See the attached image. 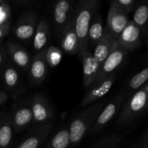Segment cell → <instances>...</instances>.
Instances as JSON below:
<instances>
[{
  "mask_svg": "<svg viewBox=\"0 0 148 148\" xmlns=\"http://www.w3.org/2000/svg\"><path fill=\"white\" fill-rule=\"evenodd\" d=\"M11 30V21L10 20L0 24V42L8 34Z\"/></svg>",
  "mask_w": 148,
  "mask_h": 148,
  "instance_id": "obj_30",
  "label": "cell"
},
{
  "mask_svg": "<svg viewBox=\"0 0 148 148\" xmlns=\"http://www.w3.org/2000/svg\"><path fill=\"white\" fill-rule=\"evenodd\" d=\"M8 55H7L6 46L2 41L0 42V70L7 64L8 62Z\"/></svg>",
  "mask_w": 148,
  "mask_h": 148,
  "instance_id": "obj_29",
  "label": "cell"
},
{
  "mask_svg": "<svg viewBox=\"0 0 148 148\" xmlns=\"http://www.w3.org/2000/svg\"><path fill=\"white\" fill-rule=\"evenodd\" d=\"M105 103L103 100L96 101L84 108L74 118L69 127L70 147L77 145L85 138L105 107Z\"/></svg>",
  "mask_w": 148,
  "mask_h": 148,
  "instance_id": "obj_2",
  "label": "cell"
},
{
  "mask_svg": "<svg viewBox=\"0 0 148 148\" xmlns=\"http://www.w3.org/2000/svg\"><path fill=\"white\" fill-rule=\"evenodd\" d=\"M15 4L18 6H32L34 4H38V2L36 1H30V0H25V1H15Z\"/></svg>",
  "mask_w": 148,
  "mask_h": 148,
  "instance_id": "obj_31",
  "label": "cell"
},
{
  "mask_svg": "<svg viewBox=\"0 0 148 148\" xmlns=\"http://www.w3.org/2000/svg\"><path fill=\"white\" fill-rule=\"evenodd\" d=\"M81 62H82L83 66V85L86 89H88L98 74L100 64H98L94 59L92 51L90 50L82 56Z\"/></svg>",
  "mask_w": 148,
  "mask_h": 148,
  "instance_id": "obj_20",
  "label": "cell"
},
{
  "mask_svg": "<svg viewBox=\"0 0 148 148\" xmlns=\"http://www.w3.org/2000/svg\"><path fill=\"white\" fill-rule=\"evenodd\" d=\"M59 38L62 52L69 55L77 54L79 50V40L74 28L73 23L65 30Z\"/></svg>",
  "mask_w": 148,
  "mask_h": 148,
  "instance_id": "obj_21",
  "label": "cell"
},
{
  "mask_svg": "<svg viewBox=\"0 0 148 148\" xmlns=\"http://www.w3.org/2000/svg\"><path fill=\"white\" fill-rule=\"evenodd\" d=\"M108 30L104 26L103 20L100 12L92 17L88 30V46L89 50L92 51L95 45L105 36Z\"/></svg>",
  "mask_w": 148,
  "mask_h": 148,
  "instance_id": "obj_19",
  "label": "cell"
},
{
  "mask_svg": "<svg viewBox=\"0 0 148 148\" xmlns=\"http://www.w3.org/2000/svg\"><path fill=\"white\" fill-rule=\"evenodd\" d=\"M0 148H1V147H0Z\"/></svg>",
  "mask_w": 148,
  "mask_h": 148,
  "instance_id": "obj_35",
  "label": "cell"
},
{
  "mask_svg": "<svg viewBox=\"0 0 148 148\" xmlns=\"http://www.w3.org/2000/svg\"><path fill=\"white\" fill-rule=\"evenodd\" d=\"M13 127L10 113L0 114V147L10 148L12 143Z\"/></svg>",
  "mask_w": 148,
  "mask_h": 148,
  "instance_id": "obj_22",
  "label": "cell"
},
{
  "mask_svg": "<svg viewBox=\"0 0 148 148\" xmlns=\"http://www.w3.org/2000/svg\"><path fill=\"white\" fill-rule=\"evenodd\" d=\"M125 100V92L118 94L113 98V99L105 106L88 133L90 135L95 136L103 131L108 123L119 114L120 109Z\"/></svg>",
  "mask_w": 148,
  "mask_h": 148,
  "instance_id": "obj_5",
  "label": "cell"
},
{
  "mask_svg": "<svg viewBox=\"0 0 148 148\" xmlns=\"http://www.w3.org/2000/svg\"><path fill=\"white\" fill-rule=\"evenodd\" d=\"M148 79V68L145 67L136 73L130 79L127 85V92H125L126 99L140 90L147 82Z\"/></svg>",
  "mask_w": 148,
  "mask_h": 148,
  "instance_id": "obj_25",
  "label": "cell"
},
{
  "mask_svg": "<svg viewBox=\"0 0 148 148\" xmlns=\"http://www.w3.org/2000/svg\"><path fill=\"white\" fill-rule=\"evenodd\" d=\"M13 130L16 133L22 132L28 130L33 123L30 101H24L17 104H14L10 113Z\"/></svg>",
  "mask_w": 148,
  "mask_h": 148,
  "instance_id": "obj_8",
  "label": "cell"
},
{
  "mask_svg": "<svg viewBox=\"0 0 148 148\" xmlns=\"http://www.w3.org/2000/svg\"><path fill=\"white\" fill-rule=\"evenodd\" d=\"M117 46H118L115 39L110 35L108 31H107L102 39L95 45L92 51L94 59L100 64V66Z\"/></svg>",
  "mask_w": 148,
  "mask_h": 148,
  "instance_id": "obj_17",
  "label": "cell"
},
{
  "mask_svg": "<svg viewBox=\"0 0 148 148\" xmlns=\"http://www.w3.org/2000/svg\"><path fill=\"white\" fill-rule=\"evenodd\" d=\"M7 98H8V95L7 92L3 90H0V106L7 101Z\"/></svg>",
  "mask_w": 148,
  "mask_h": 148,
  "instance_id": "obj_33",
  "label": "cell"
},
{
  "mask_svg": "<svg viewBox=\"0 0 148 148\" xmlns=\"http://www.w3.org/2000/svg\"><path fill=\"white\" fill-rule=\"evenodd\" d=\"M124 139V134L111 132L101 137L90 148H117Z\"/></svg>",
  "mask_w": 148,
  "mask_h": 148,
  "instance_id": "obj_26",
  "label": "cell"
},
{
  "mask_svg": "<svg viewBox=\"0 0 148 148\" xmlns=\"http://www.w3.org/2000/svg\"><path fill=\"white\" fill-rule=\"evenodd\" d=\"M138 145H139L138 144H134V145H133L132 146H131V147H130L129 148H137Z\"/></svg>",
  "mask_w": 148,
  "mask_h": 148,
  "instance_id": "obj_34",
  "label": "cell"
},
{
  "mask_svg": "<svg viewBox=\"0 0 148 148\" xmlns=\"http://www.w3.org/2000/svg\"><path fill=\"white\" fill-rule=\"evenodd\" d=\"M33 123L32 126L51 124L55 118L54 111L49 100L41 94H36L30 101Z\"/></svg>",
  "mask_w": 148,
  "mask_h": 148,
  "instance_id": "obj_7",
  "label": "cell"
},
{
  "mask_svg": "<svg viewBox=\"0 0 148 148\" xmlns=\"http://www.w3.org/2000/svg\"><path fill=\"white\" fill-rule=\"evenodd\" d=\"M63 52L55 46H49L46 49V59L48 66L55 68L59 64L62 59Z\"/></svg>",
  "mask_w": 148,
  "mask_h": 148,
  "instance_id": "obj_27",
  "label": "cell"
},
{
  "mask_svg": "<svg viewBox=\"0 0 148 148\" xmlns=\"http://www.w3.org/2000/svg\"><path fill=\"white\" fill-rule=\"evenodd\" d=\"M48 64L46 59V49L36 53L32 58L29 67V79L33 86L40 85L46 79L48 73Z\"/></svg>",
  "mask_w": 148,
  "mask_h": 148,
  "instance_id": "obj_15",
  "label": "cell"
},
{
  "mask_svg": "<svg viewBox=\"0 0 148 148\" xmlns=\"http://www.w3.org/2000/svg\"><path fill=\"white\" fill-rule=\"evenodd\" d=\"M137 148H148V134L147 132H145V133L141 144L140 145H138Z\"/></svg>",
  "mask_w": 148,
  "mask_h": 148,
  "instance_id": "obj_32",
  "label": "cell"
},
{
  "mask_svg": "<svg viewBox=\"0 0 148 148\" xmlns=\"http://www.w3.org/2000/svg\"><path fill=\"white\" fill-rule=\"evenodd\" d=\"M147 100L148 84L146 82L124 101L116 122L117 128H127L135 122L147 110Z\"/></svg>",
  "mask_w": 148,
  "mask_h": 148,
  "instance_id": "obj_3",
  "label": "cell"
},
{
  "mask_svg": "<svg viewBox=\"0 0 148 148\" xmlns=\"http://www.w3.org/2000/svg\"><path fill=\"white\" fill-rule=\"evenodd\" d=\"M128 53V51L117 46L115 50L111 52V54L101 64L98 74L91 85L98 83L113 75V72L124 62Z\"/></svg>",
  "mask_w": 148,
  "mask_h": 148,
  "instance_id": "obj_9",
  "label": "cell"
},
{
  "mask_svg": "<svg viewBox=\"0 0 148 148\" xmlns=\"http://www.w3.org/2000/svg\"><path fill=\"white\" fill-rule=\"evenodd\" d=\"M129 20L128 14L120 8L114 1L110 4L107 15V30L116 40L119 36L127 26Z\"/></svg>",
  "mask_w": 148,
  "mask_h": 148,
  "instance_id": "obj_11",
  "label": "cell"
},
{
  "mask_svg": "<svg viewBox=\"0 0 148 148\" xmlns=\"http://www.w3.org/2000/svg\"><path fill=\"white\" fill-rule=\"evenodd\" d=\"M148 20V2L147 1H143L137 4L134 10L133 22L140 28L143 38H145L147 31Z\"/></svg>",
  "mask_w": 148,
  "mask_h": 148,
  "instance_id": "obj_23",
  "label": "cell"
},
{
  "mask_svg": "<svg viewBox=\"0 0 148 148\" xmlns=\"http://www.w3.org/2000/svg\"><path fill=\"white\" fill-rule=\"evenodd\" d=\"M114 1L127 14L134 12L137 4L134 0H114Z\"/></svg>",
  "mask_w": 148,
  "mask_h": 148,
  "instance_id": "obj_28",
  "label": "cell"
},
{
  "mask_svg": "<svg viewBox=\"0 0 148 148\" xmlns=\"http://www.w3.org/2000/svg\"><path fill=\"white\" fill-rule=\"evenodd\" d=\"M99 1L97 0H79L73 10V25L79 40L78 58L82 60V56L88 51V30L91 20L99 12Z\"/></svg>",
  "mask_w": 148,
  "mask_h": 148,
  "instance_id": "obj_1",
  "label": "cell"
},
{
  "mask_svg": "<svg viewBox=\"0 0 148 148\" xmlns=\"http://www.w3.org/2000/svg\"><path fill=\"white\" fill-rule=\"evenodd\" d=\"M116 82V76L114 74L111 75L106 79L98 83L91 85L88 88V91L81 102L80 108H85L90 104L99 101L106 93L109 92L111 88Z\"/></svg>",
  "mask_w": 148,
  "mask_h": 148,
  "instance_id": "obj_14",
  "label": "cell"
},
{
  "mask_svg": "<svg viewBox=\"0 0 148 148\" xmlns=\"http://www.w3.org/2000/svg\"><path fill=\"white\" fill-rule=\"evenodd\" d=\"M5 46L9 61L18 69L27 72L32 61L28 51L13 40H9Z\"/></svg>",
  "mask_w": 148,
  "mask_h": 148,
  "instance_id": "obj_13",
  "label": "cell"
},
{
  "mask_svg": "<svg viewBox=\"0 0 148 148\" xmlns=\"http://www.w3.org/2000/svg\"><path fill=\"white\" fill-rule=\"evenodd\" d=\"M0 77L4 88L8 92H12L14 97H15L20 85V76L18 68L8 61L7 64L0 70Z\"/></svg>",
  "mask_w": 148,
  "mask_h": 148,
  "instance_id": "obj_16",
  "label": "cell"
},
{
  "mask_svg": "<svg viewBox=\"0 0 148 148\" xmlns=\"http://www.w3.org/2000/svg\"><path fill=\"white\" fill-rule=\"evenodd\" d=\"M38 23L37 12L32 10L23 12L13 25L12 33L14 37L23 42H30L33 39Z\"/></svg>",
  "mask_w": 148,
  "mask_h": 148,
  "instance_id": "obj_4",
  "label": "cell"
},
{
  "mask_svg": "<svg viewBox=\"0 0 148 148\" xmlns=\"http://www.w3.org/2000/svg\"><path fill=\"white\" fill-rule=\"evenodd\" d=\"M74 1L61 0L54 4L53 7V21L55 34L60 37L69 26L72 24Z\"/></svg>",
  "mask_w": 148,
  "mask_h": 148,
  "instance_id": "obj_6",
  "label": "cell"
},
{
  "mask_svg": "<svg viewBox=\"0 0 148 148\" xmlns=\"http://www.w3.org/2000/svg\"><path fill=\"white\" fill-rule=\"evenodd\" d=\"M142 38L143 36L140 28L132 20H130L116 41L119 47L130 53L140 48Z\"/></svg>",
  "mask_w": 148,
  "mask_h": 148,
  "instance_id": "obj_10",
  "label": "cell"
},
{
  "mask_svg": "<svg viewBox=\"0 0 148 148\" xmlns=\"http://www.w3.org/2000/svg\"><path fill=\"white\" fill-rule=\"evenodd\" d=\"M51 38V27L46 18L38 20L37 27L33 38V46L36 53L46 49L47 43Z\"/></svg>",
  "mask_w": 148,
  "mask_h": 148,
  "instance_id": "obj_18",
  "label": "cell"
},
{
  "mask_svg": "<svg viewBox=\"0 0 148 148\" xmlns=\"http://www.w3.org/2000/svg\"><path fill=\"white\" fill-rule=\"evenodd\" d=\"M53 124L31 126L27 130L24 140L16 148H39L49 138Z\"/></svg>",
  "mask_w": 148,
  "mask_h": 148,
  "instance_id": "obj_12",
  "label": "cell"
},
{
  "mask_svg": "<svg viewBox=\"0 0 148 148\" xmlns=\"http://www.w3.org/2000/svg\"><path fill=\"white\" fill-rule=\"evenodd\" d=\"M69 127H64L59 130L51 138L46 141L44 148H69Z\"/></svg>",
  "mask_w": 148,
  "mask_h": 148,
  "instance_id": "obj_24",
  "label": "cell"
}]
</instances>
